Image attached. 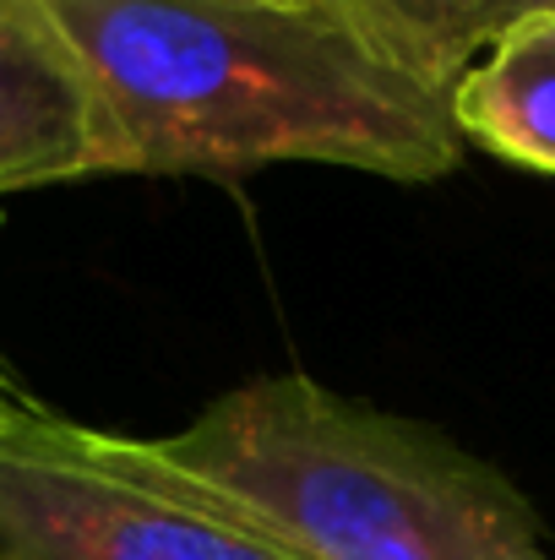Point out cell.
I'll return each instance as SVG.
<instances>
[{
  "mask_svg": "<svg viewBox=\"0 0 555 560\" xmlns=\"http://www.w3.org/2000/svg\"><path fill=\"white\" fill-rule=\"evenodd\" d=\"M452 120L463 142L555 175V11L518 16L452 88Z\"/></svg>",
  "mask_w": 555,
  "mask_h": 560,
  "instance_id": "obj_5",
  "label": "cell"
},
{
  "mask_svg": "<svg viewBox=\"0 0 555 560\" xmlns=\"http://www.w3.org/2000/svg\"><path fill=\"white\" fill-rule=\"evenodd\" d=\"M11 402H16V397H11V392H5V381H0V424L11 419Z\"/></svg>",
  "mask_w": 555,
  "mask_h": 560,
  "instance_id": "obj_8",
  "label": "cell"
},
{
  "mask_svg": "<svg viewBox=\"0 0 555 560\" xmlns=\"http://www.w3.org/2000/svg\"><path fill=\"white\" fill-rule=\"evenodd\" d=\"M0 550L22 560H305L223 495L109 435L11 402L0 424Z\"/></svg>",
  "mask_w": 555,
  "mask_h": 560,
  "instance_id": "obj_3",
  "label": "cell"
},
{
  "mask_svg": "<svg viewBox=\"0 0 555 560\" xmlns=\"http://www.w3.org/2000/svg\"><path fill=\"white\" fill-rule=\"evenodd\" d=\"M148 446L305 560H551L490 463L311 375L234 386Z\"/></svg>",
  "mask_w": 555,
  "mask_h": 560,
  "instance_id": "obj_2",
  "label": "cell"
},
{
  "mask_svg": "<svg viewBox=\"0 0 555 560\" xmlns=\"http://www.w3.org/2000/svg\"><path fill=\"white\" fill-rule=\"evenodd\" d=\"M109 126V175L338 164L403 186L458 170L452 98L327 11L262 0H49Z\"/></svg>",
  "mask_w": 555,
  "mask_h": 560,
  "instance_id": "obj_1",
  "label": "cell"
},
{
  "mask_svg": "<svg viewBox=\"0 0 555 560\" xmlns=\"http://www.w3.org/2000/svg\"><path fill=\"white\" fill-rule=\"evenodd\" d=\"M109 175V126L49 0H0V196Z\"/></svg>",
  "mask_w": 555,
  "mask_h": 560,
  "instance_id": "obj_4",
  "label": "cell"
},
{
  "mask_svg": "<svg viewBox=\"0 0 555 560\" xmlns=\"http://www.w3.org/2000/svg\"><path fill=\"white\" fill-rule=\"evenodd\" d=\"M262 5H284V11H316V0H262Z\"/></svg>",
  "mask_w": 555,
  "mask_h": 560,
  "instance_id": "obj_7",
  "label": "cell"
},
{
  "mask_svg": "<svg viewBox=\"0 0 555 560\" xmlns=\"http://www.w3.org/2000/svg\"><path fill=\"white\" fill-rule=\"evenodd\" d=\"M0 560H22V556H5V550H0Z\"/></svg>",
  "mask_w": 555,
  "mask_h": 560,
  "instance_id": "obj_9",
  "label": "cell"
},
{
  "mask_svg": "<svg viewBox=\"0 0 555 560\" xmlns=\"http://www.w3.org/2000/svg\"><path fill=\"white\" fill-rule=\"evenodd\" d=\"M540 5H551V11H555V0H540Z\"/></svg>",
  "mask_w": 555,
  "mask_h": 560,
  "instance_id": "obj_10",
  "label": "cell"
},
{
  "mask_svg": "<svg viewBox=\"0 0 555 560\" xmlns=\"http://www.w3.org/2000/svg\"><path fill=\"white\" fill-rule=\"evenodd\" d=\"M370 55L408 82L452 98L463 71L540 0H316Z\"/></svg>",
  "mask_w": 555,
  "mask_h": 560,
  "instance_id": "obj_6",
  "label": "cell"
}]
</instances>
